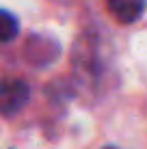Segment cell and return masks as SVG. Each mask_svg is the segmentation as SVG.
Returning a JSON list of instances; mask_svg holds the SVG:
<instances>
[{"instance_id":"5","label":"cell","mask_w":147,"mask_h":149,"mask_svg":"<svg viewBox=\"0 0 147 149\" xmlns=\"http://www.w3.org/2000/svg\"><path fill=\"white\" fill-rule=\"evenodd\" d=\"M104 149H117V147H104Z\"/></svg>"},{"instance_id":"2","label":"cell","mask_w":147,"mask_h":149,"mask_svg":"<svg viewBox=\"0 0 147 149\" xmlns=\"http://www.w3.org/2000/svg\"><path fill=\"white\" fill-rule=\"evenodd\" d=\"M28 102V86L22 80H7L2 84V93H0V106H2V115L11 117L22 106Z\"/></svg>"},{"instance_id":"4","label":"cell","mask_w":147,"mask_h":149,"mask_svg":"<svg viewBox=\"0 0 147 149\" xmlns=\"http://www.w3.org/2000/svg\"><path fill=\"white\" fill-rule=\"evenodd\" d=\"M15 33H17V22L13 19V15L9 11H2L0 13V39L4 41V43H9Z\"/></svg>"},{"instance_id":"1","label":"cell","mask_w":147,"mask_h":149,"mask_svg":"<svg viewBox=\"0 0 147 149\" xmlns=\"http://www.w3.org/2000/svg\"><path fill=\"white\" fill-rule=\"evenodd\" d=\"M24 56L30 65L35 67H45L52 61H56L59 56V43L52 37H45V35H35L26 41L24 45Z\"/></svg>"},{"instance_id":"3","label":"cell","mask_w":147,"mask_h":149,"mask_svg":"<svg viewBox=\"0 0 147 149\" xmlns=\"http://www.w3.org/2000/svg\"><path fill=\"white\" fill-rule=\"evenodd\" d=\"M106 9L117 22L121 24H132L143 15L145 11V0H108Z\"/></svg>"}]
</instances>
